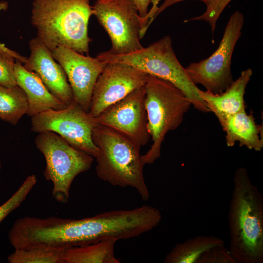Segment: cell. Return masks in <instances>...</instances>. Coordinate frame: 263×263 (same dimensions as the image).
<instances>
[{"label":"cell","mask_w":263,"mask_h":263,"mask_svg":"<svg viewBox=\"0 0 263 263\" xmlns=\"http://www.w3.org/2000/svg\"><path fill=\"white\" fill-rule=\"evenodd\" d=\"M145 93V85L134 90L95 117L96 123L123 133L140 147L146 145L150 136L147 129Z\"/></svg>","instance_id":"8fae6325"},{"label":"cell","mask_w":263,"mask_h":263,"mask_svg":"<svg viewBox=\"0 0 263 263\" xmlns=\"http://www.w3.org/2000/svg\"><path fill=\"white\" fill-rule=\"evenodd\" d=\"M196 263H238L225 245L213 247L203 253Z\"/></svg>","instance_id":"7402d4cb"},{"label":"cell","mask_w":263,"mask_h":263,"mask_svg":"<svg viewBox=\"0 0 263 263\" xmlns=\"http://www.w3.org/2000/svg\"><path fill=\"white\" fill-rule=\"evenodd\" d=\"M244 23L243 14L235 11L229 17L216 50L208 58L192 62L186 68L194 84H201L207 91L217 94L224 92L232 84L231 58L242 35Z\"/></svg>","instance_id":"ba28073f"},{"label":"cell","mask_w":263,"mask_h":263,"mask_svg":"<svg viewBox=\"0 0 263 263\" xmlns=\"http://www.w3.org/2000/svg\"><path fill=\"white\" fill-rule=\"evenodd\" d=\"M37 182V178L35 174L29 175L12 196L0 206V223L20 206Z\"/></svg>","instance_id":"44dd1931"},{"label":"cell","mask_w":263,"mask_h":263,"mask_svg":"<svg viewBox=\"0 0 263 263\" xmlns=\"http://www.w3.org/2000/svg\"><path fill=\"white\" fill-rule=\"evenodd\" d=\"M92 8L112 43L103 54L125 55L143 47L140 39L148 29V21L140 16L132 0H95Z\"/></svg>","instance_id":"52a82bcc"},{"label":"cell","mask_w":263,"mask_h":263,"mask_svg":"<svg viewBox=\"0 0 263 263\" xmlns=\"http://www.w3.org/2000/svg\"><path fill=\"white\" fill-rule=\"evenodd\" d=\"M96 124L95 117L74 101L64 109H50L32 116L31 130L55 132L73 147L96 158L100 151L92 137Z\"/></svg>","instance_id":"9c48e42d"},{"label":"cell","mask_w":263,"mask_h":263,"mask_svg":"<svg viewBox=\"0 0 263 263\" xmlns=\"http://www.w3.org/2000/svg\"><path fill=\"white\" fill-rule=\"evenodd\" d=\"M51 52L67 75L74 101L88 112L95 84L106 63L62 45Z\"/></svg>","instance_id":"7c38bea8"},{"label":"cell","mask_w":263,"mask_h":263,"mask_svg":"<svg viewBox=\"0 0 263 263\" xmlns=\"http://www.w3.org/2000/svg\"><path fill=\"white\" fill-rule=\"evenodd\" d=\"M94 13L90 0H34L31 22L50 50L62 45L88 55L92 41L88 24Z\"/></svg>","instance_id":"7a4b0ae2"},{"label":"cell","mask_w":263,"mask_h":263,"mask_svg":"<svg viewBox=\"0 0 263 263\" xmlns=\"http://www.w3.org/2000/svg\"><path fill=\"white\" fill-rule=\"evenodd\" d=\"M26 95L19 86L7 87L0 85V118L15 125L27 113Z\"/></svg>","instance_id":"d6986e66"},{"label":"cell","mask_w":263,"mask_h":263,"mask_svg":"<svg viewBox=\"0 0 263 263\" xmlns=\"http://www.w3.org/2000/svg\"><path fill=\"white\" fill-rule=\"evenodd\" d=\"M185 0H165L164 2L158 7L155 16L154 17V19L158 16L161 12L164 11L166 9L169 7L182 1ZM203 1L206 5L207 7L213 3L217 0H200Z\"/></svg>","instance_id":"4316f807"},{"label":"cell","mask_w":263,"mask_h":263,"mask_svg":"<svg viewBox=\"0 0 263 263\" xmlns=\"http://www.w3.org/2000/svg\"><path fill=\"white\" fill-rule=\"evenodd\" d=\"M132 1L134 4L140 16L144 18L149 22L147 15L149 11V6L152 0H132Z\"/></svg>","instance_id":"484cf974"},{"label":"cell","mask_w":263,"mask_h":263,"mask_svg":"<svg viewBox=\"0 0 263 263\" xmlns=\"http://www.w3.org/2000/svg\"><path fill=\"white\" fill-rule=\"evenodd\" d=\"M145 88L147 129L152 144L141 156L144 166L152 164L160 157L166 134L180 126L192 105L185 94L167 80L149 75Z\"/></svg>","instance_id":"277c9868"},{"label":"cell","mask_w":263,"mask_h":263,"mask_svg":"<svg viewBox=\"0 0 263 263\" xmlns=\"http://www.w3.org/2000/svg\"><path fill=\"white\" fill-rule=\"evenodd\" d=\"M92 137L100 151L95 158L97 177L113 186L133 188L143 200H148L141 147L123 133L98 124L94 128Z\"/></svg>","instance_id":"3957f363"},{"label":"cell","mask_w":263,"mask_h":263,"mask_svg":"<svg viewBox=\"0 0 263 263\" xmlns=\"http://www.w3.org/2000/svg\"><path fill=\"white\" fill-rule=\"evenodd\" d=\"M161 0H152L151 3H152V6L148 12L147 18L149 19V22L147 25L148 28L150 26V24L154 20V17L157 11L158 7V5Z\"/></svg>","instance_id":"83f0119b"},{"label":"cell","mask_w":263,"mask_h":263,"mask_svg":"<svg viewBox=\"0 0 263 263\" xmlns=\"http://www.w3.org/2000/svg\"><path fill=\"white\" fill-rule=\"evenodd\" d=\"M96 57L105 63L128 64L149 75L167 80L185 94L195 109L205 113L210 112L199 94L200 89L192 82L186 68L177 59L169 36L131 53L114 56L101 52Z\"/></svg>","instance_id":"5b68a950"},{"label":"cell","mask_w":263,"mask_h":263,"mask_svg":"<svg viewBox=\"0 0 263 263\" xmlns=\"http://www.w3.org/2000/svg\"><path fill=\"white\" fill-rule=\"evenodd\" d=\"M225 245L224 241L214 236H198L177 244L166 256L164 263H196L207 250Z\"/></svg>","instance_id":"ac0fdd59"},{"label":"cell","mask_w":263,"mask_h":263,"mask_svg":"<svg viewBox=\"0 0 263 263\" xmlns=\"http://www.w3.org/2000/svg\"><path fill=\"white\" fill-rule=\"evenodd\" d=\"M1 163L0 159V170L1 169Z\"/></svg>","instance_id":"f1b7e54d"},{"label":"cell","mask_w":263,"mask_h":263,"mask_svg":"<svg viewBox=\"0 0 263 263\" xmlns=\"http://www.w3.org/2000/svg\"><path fill=\"white\" fill-rule=\"evenodd\" d=\"M228 212L229 250L238 263H263V196L238 168Z\"/></svg>","instance_id":"6da1fadb"},{"label":"cell","mask_w":263,"mask_h":263,"mask_svg":"<svg viewBox=\"0 0 263 263\" xmlns=\"http://www.w3.org/2000/svg\"><path fill=\"white\" fill-rule=\"evenodd\" d=\"M14 72L17 85L23 89L27 98L28 115L32 117L48 110H60L68 106L49 91L35 73L26 70L18 60L15 61Z\"/></svg>","instance_id":"5bb4252c"},{"label":"cell","mask_w":263,"mask_h":263,"mask_svg":"<svg viewBox=\"0 0 263 263\" xmlns=\"http://www.w3.org/2000/svg\"><path fill=\"white\" fill-rule=\"evenodd\" d=\"M30 55L23 63L28 71L35 73L49 91L66 105L74 101L67 75L50 50L37 37L29 41Z\"/></svg>","instance_id":"4fadbf2b"},{"label":"cell","mask_w":263,"mask_h":263,"mask_svg":"<svg viewBox=\"0 0 263 263\" xmlns=\"http://www.w3.org/2000/svg\"><path fill=\"white\" fill-rule=\"evenodd\" d=\"M62 251L43 247L15 249L7 261L10 263H61Z\"/></svg>","instance_id":"ffe728a7"},{"label":"cell","mask_w":263,"mask_h":263,"mask_svg":"<svg viewBox=\"0 0 263 263\" xmlns=\"http://www.w3.org/2000/svg\"><path fill=\"white\" fill-rule=\"evenodd\" d=\"M35 143L45 159L44 176L53 184V197L58 203H67L74 180L90 169L94 157L73 147L53 132L38 133Z\"/></svg>","instance_id":"8992f818"},{"label":"cell","mask_w":263,"mask_h":263,"mask_svg":"<svg viewBox=\"0 0 263 263\" xmlns=\"http://www.w3.org/2000/svg\"><path fill=\"white\" fill-rule=\"evenodd\" d=\"M16 60L13 56L0 52V85L7 87L17 86L14 72Z\"/></svg>","instance_id":"cb8c5ba5"},{"label":"cell","mask_w":263,"mask_h":263,"mask_svg":"<svg viewBox=\"0 0 263 263\" xmlns=\"http://www.w3.org/2000/svg\"><path fill=\"white\" fill-rule=\"evenodd\" d=\"M8 8V3L6 1L0 2V12L2 10H5ZM0 52L8 54L14 57L16 60H18L24 63L27 59L28 57L21 56L17 52L13 51L6 47L4 44L0 42Z\"/></svg>","instance_id":"d4e9b609"},{"label":"cell","mask_w":263,"mask_h":263,"mask_svg":"<svg viewBox=\"0 0 263 263\" xmlns=\"http://www.w3.org/2000/svg\"><path fill=\"white\" fill-rule=\"evenodd\" d=\"M117 241L107 239L65 248L62 251L61 263H120L114 254Z\"/></svg>","instance_id":"e0dca14e"},{"label":"cell","mask_w":263,"mask_h":263,"mask_svg":"<svg viewBox=\"0 0 263 263\" xmlns=\"http://www.w3.org/2000/svg\"><path fill=\"white\" fill-rule=\"evenodd\" d=\"M232 0H217L210 5L207 6L204 13L199 16L187 19L184 22L194 20H204L207 22L211 27L212 33L215 30L217 20L221 14Z\"/></svg>","instance_id":"603a6c76"},{"label":"cell","mask_w":263,"mask_h":263,"mask_svg":"<svg viewBox=\"0 0 263 263\" xmlns=\"http://www.w3.org/2000/svg\"><path fill=\"white\" fill-rule=\"evenodd\" d=\"M225 132L228 147L239 142L240 147L260 151L263 148V127L256 124L252 112L247 114L245 110L227 116L219 121Z\"/></svg>","instance_id":"2e32d148"},{"label":"cell","mask_w":263,"mask_h":263,"mask_svg":"<svg viewBox=\"0 0 263 263\" xmlns=\"http://www.w3.org/2000/svg\"><path fill=\"white\" fill-rule=\"evenodd\" d=\"M252 74L250 68L243 71L238 78L220 94H214L200 90V97L204 101L210 112L213 113L219 121L245 110L244 95Z\"/></svg>","instance_id":"9a60e30c"},{"label":"cell","mask_w":263,"mask_h":263,"mask_svg":"<svg viewBox=\"0 0 263 263\" xmlns=\"http://www.w3.org/2000/svg\"><path fill=\"white\" fill-rule=\"evenodd\" d=\"M149 75L128 64L107 62L95 84L88 113L95 117L134 90L145 86Z\"/></svg>","instance_id":"30bf717a"}]
</instances>
